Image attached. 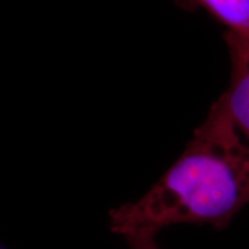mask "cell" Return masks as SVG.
Listing matches in <instances>:
<instances>
[{"label":"cell","instance_id":"7a4b0ae2","mask_svg":"<svg viewBox=\"0 0 249 249\" xmlns=\"http://www.w3.org/2000/svg\"><path fill=\"white\" fill-rule=\"evenodd\" d=\"M231 62L230 83L218 101L222 103L242 136L249 142V39L226 31Z\"/></svg>","mask_w":249,"mask_h":249},{"label":"cell","instance_id":"277c9868","mask_svg":"<svg viewBox=\"0 0 249 249\" xmlns=\"http://www.w3.org/2000/svg\"><path fill=\"white\" fill-rule=\"evenodd\" d=\"M154 234H134L126 236L130 249H160Z\"/></svg>","mask_w":249,"mask_h":249},{"label":"cell","instance_id":"3957f363","mask_svg":"<svg viewBox=\"0 0 249 249\" xmlns=\"http://www.w3.org/2000/svg\"><path fill=\"white\" fill-rule=\"evenodd\" d=\"M230 33L249 39V0H198Z\"/></svg>","mask_w":249,"mask_h":249},{"label":"cell","instance_id":"6da1fadb","mask_svg":"<svg viewBox=\"0 0 249 249\" xmlns=\"http://www.w3.org/2000/svg\"><path fill=\"white\" fill-rule=\"evenodd\" d=\"M249 204V142L222 103L211 105L181 156L147 194L111 211L124 238L174 224L227 226Z\"/></svg>","mask_w":249,"mask_h":249}]
</instances>
